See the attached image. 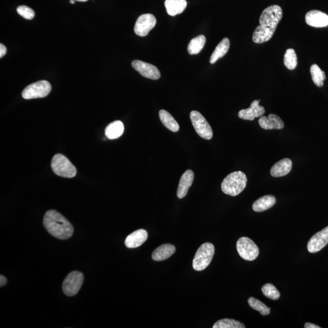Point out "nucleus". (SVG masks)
<instances>
[{
  "mask_svg": "<svg viewBox=\"0 0 328 328\" xmlns=\"http://www.w3.org/2000/svg\"><path fill=\"white\" fill-rule=\"evenodd\" d=\"M51 168L55 174L63 178H74L77 174L76 168L62 154L54 155L51 161Z\"/></svg>",
  "mask_w": 328,
  "mask_h": 328,
  "instance_id": "39448f33",
  "label": "nucleus"
},
{
  "mask_svg": "<svg viewBox=\"0 0 328 328\" xmlns=\"http://www.w3.org/2000/svg\"><path fill=\"white\" fill-rule=\"evenodd\" d=\"M249 306L257 311L260 312L262 315H267L270 313V308L264 304L263 302L254 297H250L248 299Z\"/></svg>",
  "mask_w": 328,
  "mask_h": 328,
  "instance_id": "c85d7f7f",
  "label": "nucleus"
},
{
  "mask_svg": "<svg viewBox=\"0 0 328 328\" xmlns=\"http://www.w3.org/2000/svg\"><path fill=\"white\" fill-rule=\"evenodd\" d=\"M132 67L145 78L157 80L160 77L159 70L155 66L149 63L140 60H134L132 62Z\"/></svg>",
  "mask_w": 328,
  "mask_h": 328,
  "instance_id": "f8f14e48",
  "label": "nucleus"
},
{
  "mask_svg": "<svg viewBox=\"0 0 328 328\" xmlns=\"http://www.w3.org/2000/svg\"><path fill=\"white\" fill-rule=\"evenodd\" d=\"M215 254V247L211 243H204L198 249L192 266L197 271H201L211 264Z\"/></svg>",
  "mask_w": 328,
  "mask_h": 328,
  "instance_id": "20e7f679",
  "label": "nucleus"
},
{
  "mask_svg": "<svg viewBox=\"0 0 328 328\" xmlns=\"http://www.w3.org/2000/svg\"><path fill=\"white\" fill-rule=\"evenodd\" d=\"M191 119L196 132L204 139L210 140L213 137V131L211 125L200 112L192 111Z\"/></svg>",
  "mask_w": 328,
  "mask_h": 328,
  "instance_id": "1a4fd4ad",
  "label": "nucleus"
},
{
  "mask_svg": "<svg viewBox=\"0 0 328 328\" xmlns=\"http://www.w3.org/2000/svg\"><path fill=\"white\" fill-rule=\"evenodd\" d=\"M305 21L307 25L312 27H326L328 26V16L320 11H310L305 16Z\"/></svg>",
  "mask_w": 328,
  "mask_h": 328,
  "instance_id": "ddd939ff",
  "label": "nucleus"
},
{
  "mask_svg": "<svg viewBox=\"0 0 328 328\" xmlns=\"http://www.w3.org/2000/svg\"><path fill=\"white\" fill-rule=\"evenodd\" d=\"M176 251L174 245L170 244H163L155 249L152 254V260L156 261H162L171 257Z\"/></svg>",
  "mask_w": 328,
  "mask_h": 328,
  "instance_id": "6ab92c4d",
  "label": "nucleus"
},
{
  "mask_svg": "<svg viewBox=\"0 0 328 328\" xmlns=\"http://www.w3.org/2000/svg\"><path fill=\"white\" fill-rule=\"evenodd\" d=\"M17 13L20 16L27 20H32L35 17V13L31 8L27 6H20L17 9Z\"/></svg>",
  "mask_w": 328,
  "mask_h": 328,
  "instance_id": "7c9ffc66",
  "label": "nucleus"
},
{
  "mask_svg": "<svg viewBox=\"0 0 328 328\" xmlns=\"http://www.w3.org/2000/svg\"><path fill=\"white\" fill-rule=\"evenodd\" d=\"M247 183V178L243 172H233L224 178L221 184V190L224 194L235 197L244 191Z\"/></svg>",
  "mask_w": 328,
  "mask_h": 328,
  "instance_id": "7ed1b4c3",
  "label": "nucleus"
},
{
  "mask_svg": "<svg viewBox=\"0 0 328 328\" xmlns=\"http://www.w3.org/2000/svg\"><path fill=\"white\" fill-rule=\"evenodd\" d=\"M160 121L166 127L173 132H178L180 130V125L169 112L161 109L159 113Z\"/></svg>",
  "mask_w": 328,
  "mask_h": 328,
  "instance_id": "b1692460",
  "label": "nucleus"
},
{
  "mask_svg": "<svg viewBox=\"0 0 328 328\" xmlns=\"http://www.w3.org/2000/svg\"><path fill=\"white\" fill-rule=\"evenodd\" d=\"M188 5L186 0H166L167 13L171 16H175L184 12Z\"/></svg>",
  "mask_w": 328,
  "mask_h": 328,
  "instance_id": "aec40b11",
  "label": "nucleus"
},
{
  "mask_svg": "<svg viewBox=\"0 0 328 328\" xmlns=\"http://www.w3.org/2000/svg\"><path fill=\"white\" fill-rule=\"evenodd\" d=\"M284 65L289 70H295L297 66V57L293 49L287 50L284 57Z\"/></svg>",
  "mask_w": 328,
  "mask_h": 328,
  "instance_id": "bb28decb",
  "label": "nucleus"
},
{
  "mask_svg": "<svg viewBox=\"0 0 328 328\" xmlns=\"http://www.w3.org/2000/svg\"><path fill=\"white\" fill-rule=\"evenodd\" d=\"M310 73L314 84L318 87L323 86L324 80L326 78V75L318 66L316 64L312 65L310 68Z\"/></svg>",
  "mask_w": 328,
  "mask_h": 328,
  "instance_id": "a878e982",
  "label": "nucleus"
},
{
  "mask_svg": "<svg viewBox=\"0 0 328 328\" xmlns=\"http://www.w3.org/2000/svg\"><path fill=\"white\" fill-rule=\"evenodd\" d=\"M276 203V198L273 195H266L259 198L253 204V210L256 212H262L271 208Z\"/></svg>",
  "mask_w": 328,
  "mask_h": 328,
  "instance_id": "412c9836",
  "label": "nucleus"
},
{
  "mask_svg": "<svg viewBox=\"0 0 328 328\" xmlns=\"http://www.w3.org/2000/svg\"><path fill=\"white\" fill-rule=\"evenodd\" d=\"M282 17L283 11L279 6L272 5L266 8L259 20L260 25L255 29L253 34V42L260 44L271 39Z\"/></svg>",
  "mask_w": 328,
  "mask_h": 328,
  "instance_id": "f257e3e1",
  "label": "nucleus"
},
{
  "mask_svg": "<svg viewBox=\"0 0 328 328\" xmlns=\"http://www.w3.org/2000/svg\"><path fill=\"white\" fill-rule=\"evenodd\" d=\"M7 283V279L4 276H0V286L3 287L6 285Z\"/></svg>",
  "mask_w": 328,
  "mask_h": 328,
  "instance_id": "473e14b6",
  "label": "nucleus"
},
{
  "mask_svg": "<svg viewBox=\"0 0 328 328\" xmlns=\"http://www.w3.org/2000/svg\"><path fill=\"white\" fill-rule=\"evenodd\" d=\"M84 281V276L79 271L71 272L66 277L62 284L63 293L68 297H73L79 292Z\"/></svg>",
  "mask_w": 328,
  "mask_h": 328,
  "instance_id": "423d86ee",
  "label": "nucleus"
},
{
  "mask_svg": "<svg viewBox=\"0 0 328 328\" xmlns=\"http://www.w3.org/2000/svg\"><path fill=\"white\" fill-rule=\"evenodd\" d=\"M259 125L264 129H281L284 128V122L281 118L274 114H270L268 117L261 116L258 120Z\"/></svg>",
  "mask_w": 328,
  "mask_h": 328,
  "instance_id": "f3484780",
  "label": "nucleus"
},
{
  "mask_svg": "<svg viewBox=\"0 0 328 328\" xmlns=\"http://www.w3.org/2000/svg\"><path fill=\"white\" fill-rule=\"evenodd\" d=\"M156 19L150 14H143L137 19L134 26V33L140 37H145L155 27Z\"/></svg>",
  "mask_w": 328,
  "mask_h": 328,
  "instance_id": "9d476101",
  "label": "nucleus"
},
{
  "mask_svg": "<svg viewBox=\"0 0 328 328\" xmlns=\"http://www.w3.org/2000/svg\"><path fill=\"white\" fill-rule=\"evenodd\" d=\"M260 100H255L252 102L249 108L241 109L239 111L238 117L240 119L247 120H254L255 118L261 117L265 113V109L259 105Z\"/></svg>",
  "mask_w": 328,
  "mask_h": 328,
  "instance_id": "4468645a",
  "label": "nucleus"
},
{
  "mask_svg": "<svg viewBox=\"0 0 328 328\" xmlns=\"http://www.w3.org/2000/svg\"><path fill=\"white\" fill-rule=\"evenodd\" d=\"M328 244V226L316 233L310 238L307 243V250L310 253H316L323 249Z\"/></svg>",
  "mask_w": 328,
  "mask_h": 328,
  "instance_id": "9b49d317",
  "label": "nucleus"
},
{
  "mask_svg": "<svg viewBox=\"0 0 328 328\" xmlns=\"http://www.w3.org/2000/svg\"><path fill=\"white\" fill-rule=\"evenodd\" d=\"M292 167V160L289 158H284L273 166L270 170V175L275 178L286 176L291 171Z\"/></svg>",
  "mask_w": 328,
  "mask_h": 328,
  "instance_id": "a211bd4d",
  "label": "nucleus"
},
{
  "mask_svg": "<svg viewBox=\"0 0 328 328\" xmlns=\"http://www.w3.org/2000/svg\"><path fill=\"white\" fill-rule=\"evenodd\" d=\"M70 2V4H72V5H74L75 4L74 0H71V1Z\"/></svg>",
  "mask_w": 328,
  "mask_h": 328,
  "instance_id": "c9c22d12",
  "label": "nucleus"
},
{
  "mask_svg": "<svg viewBox=\"0 0 328 328\" xmlns=\"http://www.w3.org/2000/svg\"><path fill=\"white\" fill-rule=\"evenodd\" d=\"M74 1L80 2H87L88 0H74Z\"/></svg>",
  "mask_w": 328,
  "mask_h": 328,
  "instance_id": "f704fd0d",
  "label": "nucleus"
},
{
  "mask_svg": "<svg viewBox=\"0 0 328 328\" xmlns=\"http://www.w3.org/2000/svg\"><path fill=\"white\" fill-rule=\"evenodd\" d=\"M43 225L49 234L59 240H68L74 234L72 224L62 215L54 210L46 212Z\"/></svg>",
  "mask_w": 328,
  "mask_h": 328,
  "instance_id": "f03ea898",
  "label": "nucleus"
},
{
  "mask_svg": "<svg viewBox=\"0 0 328 328\" xmlns=\"http://www.w3.org/2000/svg\"><path fill=\"white\" fill-rule=\"evenodd\" d=\"M7 49L5 47L4 45H0V58H2L3 57L5 56V54H7Z\"/></svg>",
  "mask_w": 328,
  "mask_h": 328,
  "instance_id": "2f4dec72",
  "label": "nucleus"
},
{
  "mask_svg": "<svg viewBox=\"0 0 328 328\" xmlns=\"http://www.w3.org/2000/svg\"><path fill=\"white\" fill-rule=\"evenodd\" d=\"M262 292L265 297L273 300H277L280 297V293L273 284L267 283L262 287Z\"/></svg>",
  "mask_w": 328,
  "mask_h": 328,
  "instance_id": "c756f323",
  "label": "nucleus"
},
{
  "mask_svg": "<svg viewBox=\"0 0 328 328\" xmlns=\"http://www.w3.org/2000/svg\"><path fill=\"white\" fill-rule=\"evenodd\" d=\"M237 249L239 255L244 260L252 261L258 257V247L252 240L247 237H241L237 241Z\"/></svg>",
  "mask_w": 328,
  "mask_h": 328,
  "instance_id": "6e6552de",
  "label": "nucleus"
},
{
  "mask_svg": "<svg viewBox=\"0 0 328 328\" xmlns=\"http://www.w3.org/2000/svg\"><path fill=\"white\" fill-rule=\"evenodd\" d=\"M123 132H124V125L120 120H116V121L109 123L106 126L105 131L106 137L111 140L116 139L120 137L123 134Z\"/></svg>",
  "mask_w": 328,
  "mask_h": 328,
  "instance_id": "4be33fe9",
  "label": "nucleus"
},
{
  "mask_svg": "<svg viewBox=\"0 0 328 328\" xmlns=\"http://www.w3.org/2000/svg\"><path fill=\"white\" fill-rule=\"evenodd\" d=\"M244 324L234 319L224 318L218 320L214 324L213 328H245Z\"/></svg>",
  "mask_w": 328,
  "mask_h": 328,
  "instance_id": "cd10ccee",
  "label": "nucleus"
},
{
  "mask_svg": "<svg viewBox=\"0 0 328 328\" xmlns=\"http://www.w3.org/2000/svg\"><path fill=\"white\" fill-rule=\"evenodd\" d=\"M51 91V85L47 80L32 83L25 89L22 97L25 99H38L47 97Z\"/></svg>",
  "mask_w": 328,
  "mask_h": 328,
  "instance_id": "0eeeda50",
  "label": "nucleus"
},
{
  "mask_svg": "<svg viewBox=\"0 0 328 328\" xmlns=\"http://www.w3.org/2000/svg\"><path fill=\"white\" fill-rule=\"evenodd\" d=\"M230 45L231 43H230L229 39L224 38L221 40V42L216 47L214 53H212L211 59H210V63L211 64H214L218 59L222 58L225 56L229 50Z\"/></svg>",
  "mask_w": 328,
  "mask_h": 328,
  "instance_id": "5701e85b",
  "label": "nucleus"
},
{
  "mask_svg": "<svg viewBox=\"0 0 328 328\" xmlns=\"http://www.w3.org/2000/svg\"><path fill=\"white\" fill-rule=\"evenodd\" d=\"M304 327L305 328H320V326H317V325H316L315 324H313L311 323H306L304 324Z\"/></svg>",
  "mask_w": 328,
  "mask_h": 328,
  "instance_id": "72a5a7b5",
  "label": "nucleus"
},
{
  "mask_svg": "<svg viewBox=\"0 0 328 328\" xmlns=\"http://www.w3.org/2000/svg\"><path fill=\"white\" fill-rule=\"evenodd\" d=\"M148 238V233L144 229L135 231L126 237L125 244L128 248L133 249L142 245Z\"/></svg>",
  "mask_w": 328,
  "mask_h": 328,
  "instance_id": "2eb2a0df",
  "label": "nucleus"
},
{
  "mask_svg": "<svg viewBox=\"0 0 328 328\" xmlns=\"http://www.w3.org/2000/svg\"><path fill=\"white\" fill-rule=\"evenodd\" d=\"M194 181V173L188 170L182 175L177 190V197L183 199L188 194L189 190Z\"/></svg>",
  "mask_w": 328,
  "mask_h": 328,
  "instance_id": "dca6fc26",
  "label": "nucleus"
},
{
  "mask_svg": "<svg viewBox=\"0 0 328 328\" xmlns=\"http://www.w3.org/2000/svg\"><path fill=\"white\" fill-rule=\"evenodd\" d=\"M206 42V37L203 35L195 37L190 42L188 50L191 55L199 54L203 50Z\"/></svg>",
  "mask_w": 328,
  "mask_h": 328,
  "instance_id": "393cba45",
  "label": "nucleus"
}]
</instances>
